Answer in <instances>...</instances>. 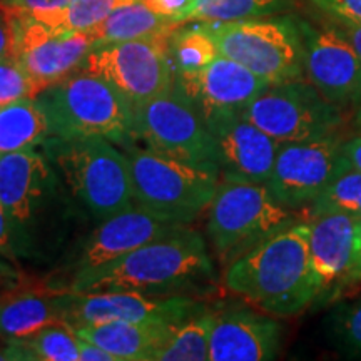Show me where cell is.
Listing matches in <instances>:
<instances>
[{
	"label": "cell",
	"instance_id": "21",
	"mask_svg": "<svg viewBox=\"0 0 361 361\" xmlns=\"http://www.w3.org/2000/svg\"><path fill=\"white\" fill-rule=\"evenodd\" d=\"M69 290H8L0 295V340L17 341L51 324L66 323Z\"/></svg>",
	"mask_w": 361,
	"mask_h": 361
},
{
	"label": "cell",
	"instance_id": "37",
	"mask_svg": "<svg viewBox=\"0 0 361 361\" xmlns=\"http://www.w3.org/2000/svg\"><path fill=\"white\" fill-rule=\"evenodd\" d=\"M361 283V218L356 221L355 239H353V255H351L350 268L346 271L345 278L338 290H346V288H353Z\"/></svg>",
	"mask_w": 361,
	"mask_h": 361
},
{
	"label": "cell",
	"instance_id": "6",
	"mask_svg": "<svg viewBox=\"0 0 361 361\" xmlns=\"http://www.w3.org/2000/svg\"><path fill=\"white\" fill-rule=\"evenodd\" d=\"M119 146L129 161L135 206L180 224H191L207 209L221 180L219 171L139 147L133 137Z\"/></svg>",
	"mask_w": 361,
	"mask_h": 361
},
{
	"label": "cell",
	"instance_id": "41",
	"mask_svg": "<svg viewBox=\"0 0 361 361\" xmlns=\"http://www.w3.org/2000/svg\"><path fill=\"white\" fill-rule=\"evenodd\" d=\"M12 51V29L6 11L0 7V59L8 56Z\"/></svg>",
	"mask_w": 361,
	"mask_h": 361
},
{
	"label": "cell",
	"instance_id": "9",
	"mask_svg": "<svg viewBox=\"0 0 361 361\" xmlns=\"http://www.w3.org/2000/svg\"><path fill=\"white\" fill-rule=\"evenodd\" d=\"M184 226L188 224L159 218L134 204L123 213L94 226L82 245L64 266L45 279L44 286L52 290L78 291L94 274L109 268L126 255L154 239L168 236Z\"/></svg>",
	"mask_w": 361,
	"mask_h": 361
},
{
	"label": "cell",
	"instance_id": "31",
	"mask_svg": "<svg viewBox=\"0 0 361 361\" xmlns=\"http://www.w3.org/2000/svg\"><path fill=\"white\" fill-rule=\"evenodd\" d=\"M35 97L30 79L11 54L0 59V107Z\"/></svg>",
	"mask_w": 361,
	"mask_h": 361
},
{
	"label": "cell",
	"instance_id": "18",
	"mask_svg": "<svg viewBox=\"0 0 361 361\" xmlns=\"http://www.w3.org/2000/svg\"><path fill=\"white\" fill-rule=\"evenodd\" d=\"M218 146L221 178L266 183L273 171L279 142L241 114L207 117Z\"/></svg>",
	"mask_w": 361,
	"mask_h": 361
},
{
	"label": "cell",
	"instance_id": "15",
	"mask_svg": "<svg viewBox=\"0 0 361 361\" xmlns=\"http://www.w3.org/2000/svg\"><path fill=\"white\" fill-rule=\"evenodd\" d=\"M192 296H147L134 291H71L66 323L71 328L109 322L178 324L206 311Z\"/></svg>",
	"mask_w": 361,
	"mask_h": 361
},
{
	"label": "cell",
	"instance_id": "40",
	"mask_svg": "<svg viewBox=\"0 0 361 361\" xmlns=\"http://www.w3.org/2000/svg\"><path fill=\"white\" fill-rule=\"evenodd\" d=\"M341 156L351 169L361 171V134L341 144Z\"/></svg>",
	"mask_w": 361,
	"mask_h": 361
},
{
	"label": "cell",
	"instance_id": "30",
	"mask_svg": "<svg viewBox=\"0 0 361 361\" xmlns=\"http://www.w3.org/2000/svg\"><path fill=\"white\" fill-rule=\"evenodd\" d=\"M17 341L37 361H79V336L69 324H51Z\"/></svg>",
	"mask_w": 361,
	"mask_h": 361
},
{
	"label": "cell",
	"instance_id": "35",
	"mask_svg": "<svg viewBox=\"0 0 361 361\" xmlns=\"http://www.w3.org/2000/svg\"><path fill=\"white\" fill-rule=\"evenodd\" d=\"M311 2L328 16L361 22V0H311Z\"/></svg>",
	"mask_w": 361,
	"mask_h": 361
},
{
	"label": "cell",
	"instance_id": "17",
	"mask_svg": "<svg viewBox=\"0 0 361 361\" xmlns=\"http://www.w3.org/2000/svg\"><path fill=\"white\" fill-rule=\"evenodd\" d=\"M268 85L255 72L221 54L201 71L176 75V87L192 102L202 119L241 114Z\"/></svg>",
	"mask_w": 361,
	"mask_h": 361
},
{
	"label": "cell",
	"instance_id": "5",
	"mask_svg": "<svg viewBox=\"0 0 361 361\" xmlns=\"http://www.w3.org/2000/svg\"><path fill=\"white\" fill-rule=\"evenodd\" d=\"M206 231L221 266H229L298 221L295 209L279 202L266 183L221 178L207 206Z\"/></svg>",
	"mask_w": 361,
	"mask_h": 361
},
{
	"label": "cell",
	"instance_id": "13",
	"mask_svg": "<svg viewBox=\"0 0 361 361\" xmlns=\"http://www.w3.org/2000/svg\"><path fill=\"white\" fill-rule=\"evenodd\" d=\"M12 29L11 56L30 79L35 97L72 72L92 51L89 32H61L24 16H7Z\"/></svg>",
	"mask_w": 361,
	"mask_h": 361
},
{
	"label": "cell",
	"instance_id": "24",
	"mask_svg": "<svg viewBox=\"0 0 361 361\" xmlns=\"http://www.w3.org/2000/svg\"><path fill=\"white\" fill-rule=\"evenodd\" d=\"M51 137V121L37 97L0 107V157L37 149Z\"/></svg>",
	"mask_w": 361,
	"mask_h": 361
},
{
	"label": "cell",
	"instance_id": "8",
	"mask_svg": "<svg viewBox=\"0 0 361 361\" xmlns=\"http://www.w3.org/2000/svg\"><path fill=\"white\" fill-rule=\"evenodd\" d=\"M221 56L233 59L269 84L305 79L303 42L296 17L201 22Z\"/></svg>",
	"mask_w": 361,
	"mask_h": 361
},
{
	"label": "cell",
	"instance_id": "3",
	"mask_svg": "<svg viewBox=\"0 0 361 361\" xmlns=\"http://www.w3.org/2000/svg\"><path fill=\"white\" fill-rule=\"evenodd\" d=\"M224 286L266 313L296 316L318 300L310 224L295 223L226 266Z\"/></svg>",
	"mask_w": 361,
	"mask_h": 361
},
{
	"label": "cell",
	"instance_id": "33",
	"mask_svg": "<svg viewBox=\"0 0 361 361\" xmlns=\"http://www.w3.org/2000/svg\"><path fill=\"white\" fill-rule=\"evenodd\" d=\"M335 329L336 336L346 348L361 353V301L341 311Z\"/></svg>",
	"mask_w": 361,
	"mask_h": 361
},
{
	"label": "cell",
	"instance_id": "25",
	"mask_svg": "<svg viewBox=\"0 0 361 361\" xmlns=\"http://www.w3.org/2000/svg\"><path fill=\"white\" fill-rule=\"evenodd\" d=\"M295 0H194L188 22H236L281 16Z\"/></svg>",
	"mask_w": 361,
	"mask_h": 361
},
{
	"label": "cell",
	"instance_id": "44",
	"mask_svg": "<svg viewBox=\"0 0 361 361\" xmlns=\"http://www.w3.org/2000/svg\"><path fill=\"white\" fill-rule=\"evenodd\" d=\"M0 264H8V263H7V261H4L2 258H0ZM8 266H12V264H8ZM13 268H16V266H13Z\"/></svg>",
	"mask_w": 361,
	"mask_h": 361
},
{
	"label": "cell",
	"instance_id": "4",
	"mask_svg": "<svg viewBox=\"0 0 361 361\" xmlns=\"http://www.w3.org/2000/svg\"><path fill=\"white\" fill-rule=\"evenodd\" d=\"M37 149L99 224L134 206L128 156L106 137H51Z\"/></svg>",
	"mask_w": 361,
	"mask_h": 361
},
{
	"label": "cell",
	"instance_id": "12",
	"mask_svg": "<svg viewBox=\"0 0 361 361\" xmlns=\"http://www.w3.org/2000/svg\"><path fill=\"white\" fill-rule=\"evenodd\" d=\"M241 116L279 144L326 137L341 123L340 109L306 79L269 84Z\"/></svg>",
	"mask_w": 361,
	"mask_h": 361
},
{
	"label": "cell",
	"instance_id": "10",
	"mask_svg": "<svg viewBox=\"0 0 361 361\" xmlns=\"http://www.w3.org/2000/svg\"><path fill=\"white\" fill-rule=\"evenodd\" d=\"M130 137L159 154L219 171L213 133L176 84L171 92L134 107Z\"/></svg>",
	"mask_w": 361,
	"mask_h": 361
},
{
	"label": "cell",
	"instance_id": "11",
	"mask_svg": "<svg viewBox=\"0 0 361 361\" xmlns=\"http://www.w3.org/2000/svg\"><path fill=\"white\" fill-rule=\"evenodd\" d=\"M171 34L94 47L79 71L107 80L134 109L174 87L176 72L169 57Z\"/></svg>",
	"mask_w": 361,
	"mask_h": 361
},
{
	"label": "cell",
	"instance_id": "27",
	"mask_svg": "<svg viewBox=\"0 0 361 361\" xmlns=\"http://www.w3.org/2000/svg\"><path fill=\"white\" fill-rule=\"evenodd\" d=\"M213 311L206 310L180 323L154 361H206L209 360V335Z\"/></svg>",
	"mask_w": 361,
	"mask_h": 361
},
{
	"label": "cell",
	"instance_id": "20",
	"mask_svg": "<svg viewBox=\"0 0 361 361\" xmlns=\"http://www.w3.org/2000/svg\"><path fill=\"white\" fill-rule=\"evenodd\" d=\"M306 221L310 224L311 268L318 293L338 290L351 263L358 218L331 213L313 216Z\"/></svg>",
	"mask_w": 361,
	"mask_h": 361
},
{
	"label": "cell",
	"instance_id": "45",
	"mask_svg": "<svg viewBox=\"0 0 361 361\" xmlns=\"http://www.w3.org/2000/svg\"><path fill=\"white\" fill-rule=\"evenodd\" d=\"M4 2H7V0H0V4H4Z\"/></svg>",
	"mask_w": 361,
	"mask_h": 361
},
{
	"label": "cell",
	"instance_id": "23",
	"mask_svg": "<svg viewBox=\"0 0 361 361\" xmlns=\"http://www.w3.org/2000/svg\"><path fill=\"white\" fill-rule=\"evenodd\" d=\"M179 25L178 22L152 12L141 0H133L114 8L89 34L94 40V47H101L106 44L169 35Z\"/></svg>",
	"mask_w": 361,
	"mask_h": 361
},
{
	"label": "cell",
	"instance_id": "29",
	"mask_svg": "<svg viewBox=\"0 0 361 361\" xmlns=\"http://www.w3.org/2000/svg\"><path fill=\"white\" fill-rule=\"evenodd\" d=\"M128 2L133 0H72L64 11L35 20L61 32H90L114 8Z\"/></svg>",
	"mask_w": 361,
	"mask_h": 361
},
{
	"label": "cell",
	"instance_id": "14",
	"mask_svg": "<svg viewBox=\"0 0 361 361\" xmlns=\"http://www.w3.org/2000/svg\"><path fill=\"white\" fill-rule=\"evenodd\" d=\"M336 134L303 142L279 144L266 186L291 209L310 206L346 164Z\"/></svg>",
	"mask_w": 361,
	"mask_h": 361
},
{
	"label": "cell",
	"instance_id": "38",
	"mask_svg": "<svg viewBox=\"0 0 361 361\" xmlns=\"http://www.w3.org/2000/svg\"><path fill=\"white\" fill-rule=\"evenodd\" d=\"M0 258L7 261L8 264L19 268V259H17L16 251H13L12 246V238H11V229H8L7 216L6 211H4L2 202H0Z\"/></svg>",
	"mask_w": 361,
	"mask_h": 361
},
{
	"label": "cell",
	"instance_id": "42",
	"mask_svg": "<svg viewBox=\"0 0 361 361\" xmlns=\"http://www.w3.org/2000/svg\"><path fill=\"white\" fill-rule=\"evenodd\" d=\"M19 271L17 268H13V266H8V264H0V278H6L7 281L11 278H17L19 276Z\"/></svg>",
	"mask_w": 361,
	"mask_h": 361
},
{
	"label": "cell",
	"instance_id": "2",
	"mask_svg": "<svg viewBox=\"0 0 361 361\" xmlns=\"http://www.w3.org/2000/svg\"><path fill=\"white\" fill-rule=\"evenodd\" d=\"M214 274L204 238L188 224L126 255L87 279L78 293L134 291L147 296L200 298L214 290Z\"/></svg>",
	"mask_w": 361,
	"mask_h": 361
},
{
	"label": "cell",
	"instance_id": "39",
	"mask_svg": "<svg viewBox=\"0 0 361 361\" xmlns=\"http://www.w3.org/2000/svg\"><path fill=\"white\" fill-rule=\"evenodd\" d=\"M79 361H119L96 343L79 338Z\"/></svg>",
	"mask_w": 361,
	"mask_h": 361
},
{
	"label": "cell",
	"instance_id": "26",
	"mask_svg": "<svg viewBox=\"0 0 361 361\" xmlns=\"http://www.w3.org/2000/svg\"><path fill=\"white\" fill-rule=\"evenodd\" d=\"M219 56L213 37L201 22L176 27L169 37V57L176 75L201 71Z\"/></svg>",
	"mask_w": 361,
	"mask_h": 361
},
{
	"label": "cell",
	"instance_id": "19",
	"mask_svg": "<svg viewBox=\"0 0 361 361\" xmlns=\"http://www.w3.org/2000/svg\"><path fill=\"white\" fill-rule=\"evenodd\" d=\"M281 326L273 318L245 308L213 311L211 361H266L278 356Z\"/></svg>",
	"mask_w": 361,
	"mask_h": 361
},
{
	"label": "cell",
	"instance_id": "28",
	"mask_svg": "<svg viewBox=\"0 0 361 361\" xmlns=\"http://www.w3.org/2000/svg\"><path fill=\"white\" fill-rule=\"evenodd\" d=\"M310 218L322 214L343 213L361 218V171L348 164L341 168L329 184L308 206Z\"/></svg>",
	"mask_w": 361,
	"mask_h": 361
},
{
	"label": "cell",
	"instance_id": "43",
	"mask_svg": "<svg viewBox=\"0 0 361 361\" xmlns=\"http://www.w3.org/2000/svg\"><path fill=\"white\" fill-rule=\"evenodd\" d=\"M356 128L361 130V107H360L358 114H356Z\"/></svg>",
	"mask_w": 361,
	"mask_h": 361
},
{
	"label": "cell",
	"instance_id": "32",
	"mask_svg": "<svg viewBox=\"0 0 361 361\" xmlns=\"http://www.w3.org/2000/svg\"><path fill=\"white\" fill-rule=\"evenodd\" d=\"M72 4V0H7L0 4L7 16H24L30 19H42L64 11Z\"/></svg>",
	"mask_w": 361,
	"mask_h": 361
},
{
	"label": "cell",
	"instance_id": "16",
	"mask_svg": "<svg viewBox=\"0 0 361 361\" xmlns=\"http://www.w3.org/2000/svg\"><path fill=\"white\" fill-rule=\"evenodd\" d=\"M303 42L305 78L338 109L361 107V57L323 20L314 25L298 19Z\"/></svg>",
	"mask_w": 361,
	"mask_h": 361
},
{
	"label": "cell",
	"instance_id": "34",
	"mask_svg": "<svg viewBox=\"0 0 361 361\" xmlns=\"http://www.w3.org/2000/svg\"><path fill=\"white\" fill-rule=\"evenodd\" d=\"M141 2L162 17H168L178 24H186L194 0H141Z\"/></svg>",
	"mask_w": 361,
	"mask_h": 361
},
{
	"label": "cell",
	"instance_id": "1",
	"mask_svg": "<svg viewBox=\"0 0 361 361\" xmlns=\"http://www.w3.org/2000/svg\"><path fill=\"white\" fill-rule=\"evenodd\" d=\"M0 202L19 264L47 274L64 266L96 226L40 149L0 157Z\"/></svg>",
	"mask_w": 361,
	"mask_h": 361
},
{
	"label": "cell",
	"instance_id": "36",
	"mask_svg": "<svg viewBox=\"0 0 361 361\" xmlns=\"http://www.w3.org/2000/svg\"><path fill=\"white\" fill-rule=\"evenodd\" d=\"M324 22L329 27H333L361 57V22L343 19V17L336 16H328V13H324Z\"/></svg>",
	"mask_w": 361,
	"mask_h": 361
},
{
	"label": "cell",
	"instance_id": "7",
	"mask_svg": "<svg viewBox=\"0 0 361 361\" xmlns=\"http://www.w3.org/2000/svg\"><path fill=\"white\" fill-rule=\"evenodd\" d=\"M54 137H106L119 144L130 137L133 109L99 75L75 71L37 96Z\"/></svg>",
	"mask_w": 361,
	"mask_h": 361
},
{
	"label": "cell",
	"instance_id": "22",
	"mask_svg": "<svg viewBox=\"0 0 361 361\" xmlns=\"http://www.w3.org/2000/svg\"><path fill=\"white\" fill-rule=\"evenodd\" d=\"M179 326V324H178ZM174 324L109 322L72 328L82 340L92 341L119 361H154V356L168 343Z\"/></svg>",
	"mask_w": 361,
	"mask_h": 361
}]
</instances>
